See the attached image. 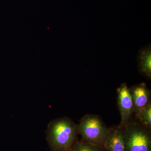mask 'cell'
Segmentation results:
<instances>
[{
    "mask_svg": "<svg viewBox=\"0 0 151 151\" xmlns=\"http://www.w3.org/2000/svg\"><path fill=\"white\" fill-rule=\"evenodd\" d=\"M118 105L121 116L119 126L124 128L131 121L134 113L133 104L129 88L126 83H123L117 90Z\"/></svg>",
    "mask_w": 151,
    "mask_h": 151,
    "instance_id": "4",
    "label": "cell"
},
{
    "mask_svg": "<svg viewBox=\"0 0 151 151\" xmlns=\"http://www.w3.org/2000/svg\"><path fill=\"white\" fill-rule=\"evenodd\" d=\"M78 129L84 140L103 148L110 132V128L100 116L94 115L84 116L78 125Z\"/></svg>",
    "mask_w": 151,
    "mask_h": 151,
    "instance_id": "2",
    "label": "cell"
},
{
    "mask_svg": "<svg viewBox=\"0 0 151 151\" xmlns=\"http://www.w3.org/2000/svg\"><path fill=\"white\" fill-rule=\"evenodd\" d=\"M104 148L107 151H125L124 128L120 126L110 128Z\"/></svg>",
    "mask_w": 151,
    "mask_h": 151,
    "instance_id": "6",
    "label": "cell"
},
{
    "mask_svg": "<svg viewBox=\"0 0 151 151\" xmlns=\"http://www.w3.org/2000/svg\"><path fill=\"white\" fill-rule=\"evenodd\" d=\"M136 116L144 127L151 129V103L142 109Z\"/></svg>",
    "mask_w": 151,
    "mask_h": 151,
    "instance_id": "8",
    "label": "cell"
},
{
    "mask_svg": "<svg viewBox=\"0 0 151 151\" xmlns=\"http://www.w3.org/2000/svg\"><path fill=\"white\" fill-rule=\"evenodd\" d=\"M138 69L141 74L150 79L151 78V46L148 44L141 48L137 55Z\"/></svg>",
    "mask_w": 151,
    "mask_h": 151,
    "instance_id": "7",
    "label": "cell"
},
{
    "mask_svg": "<svg viewBox=\"0 0 151 151\" xmlns=\"http://www.w3.org/2000/svg\"><path fill=\"white\" fill-rule=\"evenodd\" d=\"M150 130L131 121L124 128L125 151H151Z\"/></svg>",
    "mask_w": 151,
    "mask_h": 151,
    "instance_id": "3",
    "label": "cell"
},
{
    "mask_svg": "<svg viewBox=\"0 0 151 151\" xmlns=\"http://www.w3.org/2000/svg\"><path fill=\"white\" fill-rule=\"evenodd\" d=\"M70 151H103V147L83 140L76 141Z\"/></svg>",
    "mask_w": 151,
    "mask_h": 151,
    "instance_id": "9",
    "label": "cell"
},
{
    "mask_svg": "<svg viewBox=\"0 0 151 151\" xmlns=\"http://www.w3.org/2000/svg\"><path fill=\"white\" fill-rule=\"evenodd\" d=\"M78 134V125L70 118L62 117L49 124L47 141L51 151H70Z\"/></svg>",
    "mask_w": 151,
    "mask_h": 151,
    "instance_id": "1",
    "label": "cell"
},
{
    "mask_svg": "<svg viewBox=\"0 0 151 151\" xmlns=\"http://www.w3.org/2000/svg\"><path fill=\"white\" fill-rule=\"evenodd\" d=\"M134 113L137 115L151 103V92L145 83L136 84L129 88Z\"/></svg>",
    "mask_w": 151,
    "mask_h": 151,
    "instance_id": "5",
    "label": "cell"
}]
</instances>
